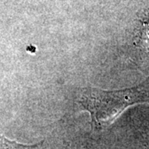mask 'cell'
<instances>
[{
    "instance_id": "obj_1",
    "label": "cell",
    "mask_w": 149,
    "mask_h": 149,
    "mask_svg": "<svg viewBox=\"0 0 149 149\" xmlns=\"http://www.w3.org/2000/svg\"><path fill=\"white\" fill-rule=\"evenodd\" d=\"M146 103H149V83L119 91H80V105L90 113L92 126L98 130L109 127L128 107Z\"/></svg>"
},
{
    "instance_id": "obj_2",
    "label": "cell",
    "mask_w": 149,
    "mask_h": 149,
    "mask_svg": "<svg viewBox=\"0 0 149 149\" xmlns=\"http://www.w3.org/2000/svg\"><path fill=\"white\" fill-rule=\"evenodd\" d=\"M38 146H40V144L24 145L18 143L17 142L8 139L4 136L0 134V149H35Z\"/></svg>"
},
{
    "instance_id": "obj_3",
    "label": "cell",
    "mask_w": 149,
    "mask_h": 149,
    "mask_svg": "<svg viewBox=\"0 0 149 149\" xmlns=\"http://www.w3.org/2000/svg\"><path fill=\"white\" fill-rule=\"evenodd\" d=\"M138 43L140 47L149 52V23L143 24V27L139 34Z\"/></svg>"
},
{
    "instance_id": "obj_4",
    "label": "cell",
    "mask_w": 149,
    "mask_h": 149,
    "mask_svg": "<svg viewBox=\"0 0 149 149\" xmlns=\"http://www.w3.org/2000/svg\"><path fill=\"white\" fill-rule=\"evenodd\" d=\"M144 149H149V141H146L144 143Z\"/></svg>"
}]
</instances>
